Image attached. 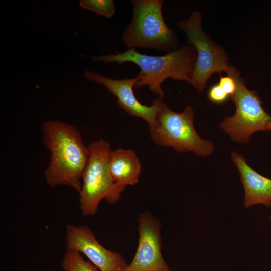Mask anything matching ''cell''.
Here are the masks:
<instances>
[{
  "label": "cell",
  "instance_id": "obj_14",
  "mask_svg": "<svg viewBox=\"0 0 271 271\" xmlns=\"http://www.w3.org/2000/svg\"><path fill=\"white\" fill-rule=\"evenodd\" d=\"M79 5L81 8L108 18H111L116 12V7L113 0H81Z\"/></svg>",
  "mask_w": 271,
  "mask_h": 271
},
{
  "label": "cell",
  "instance_id": "obj_10",
  "mask_svg": "<svg viewBox=\"0 0 271 271\" xmlns=\"http://www.w3.org/2000/svg\"><path fill=\"white\" fill-rule=\"evenodd\" d=\"M66 250L83 253L100 271H125L128 264L120 253L108 250L86 225L66 227Z\"/></svg>",
  "mask_w": 271,
  "mask_h": 271
},
{
  "label": "cell",
  "instance_id": "obj_11",
  "mask_svg": "<svg viewBox=\"0 0 271 271\" xmlns=\"http://www.w3.org/2000/svg\"><path fill=\"white\" fill-rule=\"evenodd\" d=\"M231 159L238 169L244 191L245 208L262 204L271 208V179L259 174L240 154L233 151Z\"/></svg>",
  "mask_w": 271,
  "mask_h": 271
},
{
  "label": "cell",
  "instance_id": "obj_5",
  "mask_svg": "<svg viewBox=\"0 0 271 271\" xmlns=\"http://www.w3.org/2000/svg\"><path fill=\"white\" fill-rule=\"evenodd\" d=\"M225 72L236 83V91L230 97L236 110L232 116H225L219 127L232 140L246 145L254 133L271 132V116L264 109L258 93L247 88L235 67L229 64Z\"/></svg>",
  "mask_w": 271,
  "mask_h": 271
},
{
  "label": "cell",
  "instance_id": "obj_15",
  "mask_svg": "<svg viewBox=\"0 0 271 271\" xmlns=\"http://www.w3.org/2000/svg\"><path fill=\"white\" fill-rule=\"evenodd\" d=\"M207 96L208 99L213 103L222 104L226 103L230 98L218 84L212 85L209 89Z\"/></svg>",
  "mask_w": 271,
  "mask_h": 271
},
{
  "label": "cell",
  "instance_id": "obj_12",
  "mask_svg": "<svg viewBox=\"0 0 271 271\" xmlns=\"http://www.w3.org/2000/svg\"><path fill=\"white\" fill-rule=\"evenodd\" d=\"M108 169L113 181L119 185L126 187L139 182L141 165L132 150L119 148L112 150L109 158Z\"/></svg>",
  "mask_w": 271,
  "mask_h": 271
},
{
  "label": "cell",
  "instance_id": "obj_4",
  "mask_svg": "<svg viewBox=\"0 0 271 271\" xmlns=\"http://www.w3.org/2000/svg\"><path fill=\"white\" fill-rule=\"evenodd\" d=\"M88 148L89 156L79 193L80 208L85 216L95 215L103 199L111 204L115 203L126 188L115 183L110 176L108 161L112 150L110 143L100 139Z\"/></svg>",
  "mask_w": 271,
  "mask_h": 271
},
{
  "label": "cell",
  "instance_id": "obj_6",
  "mask_svg": "<svg viewBox=\"0 0 271 271\" xmlns=\"http://www.w3.org/2000/svg\"><path fill=\"white\" fill-rule=\"evenodd\" d=\"M194 112L187 106L181 113L172 110L163 103L155 125L149 127L152 140L161 147H171L179 152H192L202 157L210 156L214 145L202 139L194 126Z\"/></svg>",
  "mask_w": 271,
  "mask_h": 271
},
{
  "label": "cell",
  "instance_id": "obj_1",
  "mask_svg": "<svg viewBox=\"0 0 271 271\" xmlns=\"http://www.w3.org/2000/svg\"><path fill=\"white\" fill-rule=\"evenodd\" d=\"M42 138L51 154L44 171L47 183L52 187L68 186L79 193L89 156L79 130L67 123L49 120L43 125Z\"/></svg>",
  "mask_w": 271,
  "mask_h": 271
},
{
  "label": "cell",
  "instance_id": "obj_7",
  "mask_svg": "<svg viewBox=\"0 0 271 271\" xmlns=\"http://www.w3.org/2000/svg\"><path fill=\"white\" fill-rule=\"evenodd\" d=\"M202 19L199 12L194 11L188 18L177 23L178 27L186 34L187 45L193 47L196 52L190 84L200 92L204 90L213 74L225 72L229 65L224 50L204 32Z\"/></svg>",
  "mask_w": 271,
  "mask_h": 271
},
{
  "label": "cell",
  "instance_id": "obj_2",
  "mask_svg": "<svg viewBox=\"0 0 271 271\" xmlns=\"http://www.w3.org/2000/svg\"><path fill=\"white\" fill-rule=\"evenodd\" d=\"M91 57L94 61L106 64L131 62L136 64L141 70L138 74L141 78L134 88L148 86L150 91L163 99L165 92L161 84L165 80L171 78L190 84L197 55L193 47L186 45L163 56L145 55L132 48L122 53L116 51L115 54Z\"/></svg>",
  "mask_w": 271,
  "mask_h": 271
},
{
  "label": "cell",
  "instance_id": "obj_17",
  "mask_svg": "<svg viewBox=\"0 0 271 271\" xmlns=\"http://www.w3.org/2000/svg\"><path fill=\"white\" fill-rule=\"evenodd\" d=\"M270 219L271 220V216H270Z\"/></svg>",
  "mask_w": 271,
  "mask_h": 271
},
{
  "label": "cell",
  "instance_id": "obj_16",
  "mask_svg": "<svg viewBox=\"0 0 271 271\" xmlns=\"http://www.w3.org/2000/svg\"><path fill=\"white\" fill-rule=\"evenodd\" d=\"M218 84L230 97L234 94L236 91V83L233 79L228 75L227 76H221Z\"/></svg>",
  "mask_w": 271,
  "mask_h": 271
},
{
  "label": "cell",
  "instance_id": "obj_9",
  "mask_svg": "<svg viewBox=\"0 0 271 271\" xmlns=\"http://www.w3.org/2000/svg\"><path fill=\"white\" fill-rule=\"evenodd\" d=\"M83 76L89 81L103 85L110 93L116 97L118 105L128 115L144 119L149 127L155 125L157 114L164 103L163 98L155 99L150 106L143 105L139 101L133 88L140 80V76L114 79L88 70L84 72Z\"/></svg>",
  "mask_w": 271,
  "mask_h": 271
},
{
  "label": "cell",
  "instance_id": "obj_3",
  "mask_svg": "<svg viewBox=\"0 0 271 271\" xmlns=\"http://www.w3.org/2000/svg\"><path fill=\"white\" fill-rule=\"evenodd\" d=\"M163 0H132L133 14L123 32L122 42L129 48H152L167 53L179 48L176 33L166 25Z\"/></svg>",
  "mask_w": 271,
  "mask_h": 271
},
{
  "label": "cell",
  "instance_id": "obj_13",
  "mask_svg": "<svg viewBox=\"0 0 271 271\" xmlns=\"http://www.w3.org/2000/svg\"><path fill=\"white\" fill-rule=\"evenodd\" d=\"M61 267L64 271H98L91 262L85 260L80 252L73 250H66Z\"/></svg>",
  "mask_w": 271,
  "mask_h": 271
},
{
  "label": "cell",
  "instance_id": "obj_8",
  "mask_svg": "<svg viewBox=\"0 0 271 271\" xmlns=\"http://www.w3.org/2000/svg\"><path fill=\"white\" fill-rule=\"evenodd\" d=\"M138 220V247L125 271H171L162 254L160 220L149 212L140 213Z\"/></svg>",
  "mask_w": 271,
  "mask_h": 271
}]
</instances>
